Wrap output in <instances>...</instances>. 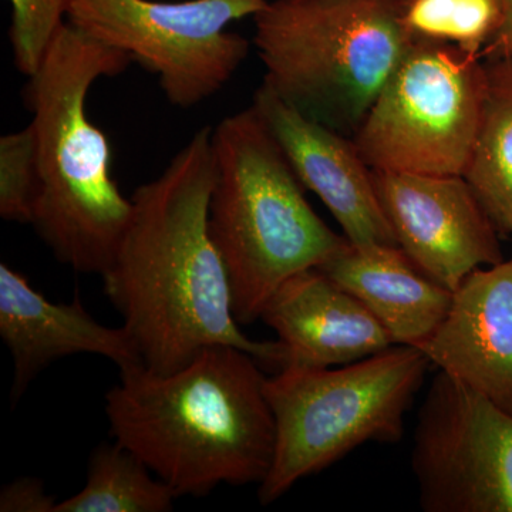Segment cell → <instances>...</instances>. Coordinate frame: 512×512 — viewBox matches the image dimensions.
<instances>
[{
  "instance_id": "6da1fadb",
  "label": "cell",
  "mask_w": 512,
  "mask_h": 512,
  "mask_svg": "<svg viewBox=\"0 0 512 512\" xmlns=\"http://www.w3.org/2000/svg\"><path fill=\"white\" fill-rule=\"evenodd\" d=\"M214 184L212 127H202L163 173L134 191L130 222L101 274L104 293L153 372L180 370L214 345L281 367L276 340L258 342L239 329L227 269L208 228Z\"/></svg>"
},
{
  "instance_id": "7a4b0ae2",
  "label": "cell",
  "mask_w": 512,
  "mask_h": 512,
  "mask_svg": "<svg viewBox=\"0 0 512 512\" xmlns=\"http://www.w3.org/2000/svg\"><path fill=\"white\" fill-rule=\"evenodd\" d=\"M258 362L214 345L175 372L120 370L106 394L111 436L177 497L261 485L274 461L276 424Z\"/></svg>"
},
{
  "instance_id": "3957f363",
  "label": "cell",
  "mask_w": 512,
  "mask_h": 512,
  "mask_svg": "<svg viewBox=\"0 0 512 512\" xmlns=\"http://www.w3.org/2000/svg\"><path fill=\"white\" fill-rule=\"evenodd\" d=\"M130 63L66 22L23 90L39 153L32 225L57 261L83 274L109 268L133 212L111 175L109 140L87 113L94 83Z\"/></svg>"
},
{
  "instance_id": "277c9868",
  "label": "cell",
  "mask_w": 512,
  "mask_h": 512,
  "mask_svg": "<svg viewBox=\"0 0 512 512\" xmlns=\"http://www.w3.org/2000/svg\"><path fill=\"white\" fill-rule=\"evenodd\" d=\"M215 184L208 228L239 325L261 319L286 279L348 244L313 211L298 175L251 106L212 127Z\"/></svg>"
},
{
  "instance_id": "5b68a950",
  "label": "cell",
  "mask_w": 512,
  "mask_h": 512,
  "mask_svg": "<svg viewBox=\"0 0 512 512\" xmlns=\"http://www.w3.org/2000/svg\"><path fill=\"white\" fill-rule=\"evenodd\" d=\"M252 19L262 83L352 138L413 43L399 0H269Z\"/></svg>"
},
{
  "instance_id": "8992f818",
  "label": "cell",
  "mask_w": 512,
  "mask_h": 512,
  "mask_svg": "<svg viewBox=\"0 0 512 512\" xmlns=\"http://www.w3.org/2000/svg\"><path fill=\"white\" fill-rule=\"evenodd\" d=\"M431 362L414 346L332 367L288 366L266 379L276 424L275 456L259 485L268 505L363 444L402 440L404 419Z\"/></svg>"
},
{
  "instance_id": "52a82bcc",
  "label": "cell",
  "mask_w": 512,
  "mask_h": 512,
  "mask_svg": "<svg viewBox=\"0 0 512 512\" xmlns=\"http://www.w3.org/2000/svg\"><path fill=\"white\" fill-rule=\"evenodd\" d=\"M480 56L413 40L353 136L372 170L463 175L483 114Z\"/></svg>"
},
{
  "instance_id": "ba28073f",
  "label": "cell",
  "mask_w": 512,
  "mask_h": 512,
  "mask_svg": "<svg viewBox=\"0 0 512 512\" xmlns=\"http://www.w3.org/2000/svg\"><path fill=\"white\" fill-rule=\"evenodd\" d=\"M269 0H72L67 22L156 74L164 96L192 109L224 89L252 42L228 26Z\"/></svg>"
},
{
  "instance_id": "9c48e42d",
  "label": "cell",
  "mask_w": 512,
  "mask_h": 512,
  "mask_svg": "<svg viewBox=\"0 0 512 512\" xmlns=\"http://www.w3.org/2000/svg\"><path fill=\"white\" fill-rule=\"evenodd\" d=\"M412 470L426 512H512V414L440 372L417 414Z\"/></svg>"
},
{
  "instance_id": "30bf717a",
  "label": "cell",
  "mask_w": 512,
  "mask_h": 512,
  "mask_svg": "<svg viewBox=\"0 0 512 512\" xmlns=\"http://www.w3.org/2000/svg\"><path fill=\"white\" fill-rule=\"evenodd\" d=\"M373 180L397 245L433 281L456 291L504 261L500 229L464 175L373 170Z\"/></svg>"
},
{
  "instance_id": "8fae6325",
  "label": "cell",
  "mask_w": 512,
  "mask_h": 512,
  "mask_svg": "<svg viewBox=\"0 0 512 512\" xmlns=\"http://www.w3.org/2000/svg\"><path fill=\"white\" fill-rule=\"evenodd\" d=\"M251 107L303 187L325 204L350 244L399 247L380 204L373 170L352 137L303 116L264 83L252 97Z\"/></svg>"
},
{
  "instance_id": "7c38bea8",
  "label": "cell",
  "mask_w": 512,
  "mask_h": 512,
  "mask_svg": "<svg viewBox=\"0 0 512 512\" xmlns=\"http://www.w3.org/2000/svg\"><path fill=\"white\" fill-rule=\"evenodd\" d=\"M419 349L440 372L512 414V258L471 272Z\"/></svg>"
},
{
  "instance_id": "4fadbf2b",
  "label": "cell",
  "mask_w": 512,
  "mask_h": 512,
  "mask_svg": "<svg viewBox=\"0 0 512 512\" xmlns=\"http://www.w3.org/2000/svg\"><path fill=\"white\" fill-rule=\"evenodd\" d=\"M0 338L13 359V402L45 367L63 357L99 355L120 370L143 365L124 326L101 325L79 298L49 301L5 262L0 264Z\"/></svg>"
},
{
  "instance_id": "5bb4252c",
  "label": "cell",
  "mask_w": 512,
  "mask_h": 512,
  "mask_svg": "<svg viewBox=\"0 0 512 512\" xmlns=\"http://www.w3.org/2000/svg\"><path fill=\"white\" fill-rule=\"evenodd\" d=\"M261 320L278 336L279 369L349 365L394 345L366 306L318 268L286 279L266 302Z\"/></svg>"
},
{
  "instance_id": "9a60e30c",
  "label": "cell",
  "mask_w": 512,
  "mask_h": 512,
  "mask_svg": "<svg viewBox=\"0 0 512 512\" xmlns=\"http://www.w3.org/2000/svg\"><path fill=\"white\" fill-rule=\"evenodd\" d=\"M318 269L362 302L394 345L420 348L446 318L453 299V291L392 245L356 247L348 241Z\"/></svg>"
},
{
  "instance_id": "2e32d148",
  "label": "cell",
  "mask_w": 512,
  "mask_h": 512,
  "mask_svg": "<svg viewBox=\"0 0 512 512\" xmlns=\"http://www.w3.org/2000/svg\"><path fill=\"white\" fill-rule=\"evenodd\" d=\"M484 62L483 114L463 175L501 235L512 237V57Z\"/></svg>"
},
{
  "instance_id": "e0dca14e",
  "label": "cell",
  "mask_w": 512,
  "mask_h": 512,
  "mask_svg": "<svg viewBox=\"0 0 512 512\" xmlns=\"http://www.w3.org/2000/svg\"><path fill=\"white\" fill-rule=\"evenodd\" d=\"M175 498L170 485L114 441L93 451L86 485L55 512H168Z\"/></svg>"
},
{
  "instance_id": "ac0fdd59",
  "label": "cell",
  "mask_w": 512,
  "mask_h": 512,
  "mask_svg": "<svg viewBox=\"0 0 512 512\" xmlns=\"http://www.w3.org/2000/svg\"><path fill=\"white\" fill-rule=\"evenodd\" d=\"M413 40L446 43L480 56L503 25L504 0H399Z\"/></svg>"
},
{
  "instance_id": "d6986e66",
  "label": "cell",
  "mask_w": 512,
  "mask_h": 512,
  "mask_svg": "<svg viewBox=\"0 0 512 512\" xmlns=\"http://www.w3.org/2000/svg\"><path fill=\"white\" fill-rule=\"evenodd\" d=\"M39 194V153L33 124L0 138V217L30 224Z\"/></svg>"
},
{
  "instance_id": "ffe728a7",
  "label": "cell",
  "mask_w": 512,
  "mask_h": 512,
  "mask_svg": "<svg viewBox=\"0 0 512 512\" xmlns=\"http://www.w3.org/2000/svg\"><path fill=\"white\" fill-rule=\"evenodd\" d=\"M9 39L13 62L23 76L37 72L50 46L66 25L72 0H9Z\"/></svg>"
},
{
  "instance_id": "44dd1931",
  "label": "cell",
  "mask_w": 512,
  "mask_h": 512,
  "mask_svg": "<svg viewBox=\"0 0 512 512\" xmlns=\"http://www.w3.org/2000/svg\"><path fill=\"white\" fill-rule=\"evenodd\" d=\"M57 504L37 478L23 477L3 487L0 512H55Z\"/></svg>"
},
{
  "instance_id": "7402d4cb",
  "label": "cell",
  "mask_w": 512,
  "mask_h": 512,
  "mask_svg": "<svg viewBox=\"0 0 512 512\" xmlns=\"http://www.w3.org/2000/svg\"><path fill=\"white\" fill-rule=\"evenodd\" d=\"M505 15L503 25L495 33L491 42L481 53V59L494 60L512 57V0H504Z\"/></svg>"
}]
</instances>
